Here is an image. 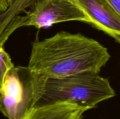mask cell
I'll return each mask as SVG.
<instances>
[{
  "label": "cell",
  "instance_id": "1",
  "mask_svg": "<svg viewBox=\"0 0 120 119\" xmlns=\"http://www.w3.org/2000/svg\"><path fill=\"white\" fill-rule=\"evenodd\" d=\"M110 58L107 49L97 41L62 31L33 43L28 66L41 75L60 77L87 71L99 73Z\"/></svg>",
  "mask_w": 120,
  "mask_h": 119
},
{
  "label": "cell",
  "instance_id": "2",
  "mask_svg": "<svg viewBox=\"0 0 120 119\" xmlns=\"http://www.w3.org/2000/svg\"><path fill=\"white\" fill-rule=\"evenodd\" d=\"M116 92L107 78L92 71L60 77H45L42 94L34 107L70 103L92 108Z\"/></svg>",
  "mask_w": 120,
  "mask_h": 119
},
{
  "label": "cell",
  "instance_id": "3",
  "mask_svg": "<svg viewBox=\"0 0 120 119\" xmlns=\"http://www.w3.org/2000/svg\"><path fill=\"white\" fill-rule=\"evenodd\" d=\"M45 77L28 66H14L0 90V111L9 119H21L42 94Z\"/></svg>",
  "mask_w": 120,
  "mask_h": 119
},
{
  "label": "cell",
  "instance_id": "4",
  "mask_svg": "<svg viewBox=\"0 0 120 119\" xmlns=\"http://www.w3.org/2000/svg\"><path fill=\"white\" fill-rule=\"evenodd\" d=\"M23 15L14 18L0 35V46L16 29L34 26L46 28L55 23L78 21L89 23L82 9L70 0H35Z\"/></svg>",
  "mask_w": 120,
  "mask_h": 119
},
{
  "label": "cell",
  "instance_id": "5",
  "mask_svg": "<svg viewBox=\"0 0 120 119\" xmlns=\"http://www.w3.org/2000/svg\"><path fill=\"white\" fill-rule=\"evenodd\" d=\"M82 9L91 24L120 44V16L107 0H70Z\"/></svg>",
  "mask_w": 120,
  "mask_h": 119
},
{
  "label": "cell",
  "instance_id": "6",
  "mask_svg": "<svg viewBox=\"0 0 120 119\" xmlns=\"http://www.w3.org/2000/svg\"><path fill=\"white\" fill-rule=\"evenodd\" d=\"M89 110L70 103H57L34 107L21 119H82Z\"/></svg>",
  "mask_w": 120,
  "mask_h": 119
},
{
  "label": "cell",
  "instance_id": "7",
  "mask_svg": "<svg viewBox=\"0 0 120 119\" xmlns=\"http://www.w3.org/2000/svg\"><path fill=\"white\" fill-rule=\"evenodd\" d=\"M35 0H13L4 12L0 14V35L12 20L24 12Z\"/></svg>",
  "mask_w": 120,
  "mask_h": 119
},
{
  "label": "cell",
  "instance_id": "8",
  "mask_svg": "<svg viewBox=\"0 0 120 119\" xmlns=\"http://www.w3.org/2000/svg\"><path fill=\"white\" fill-rule=\"evenodd\" d=\"M14 66L10 56L5 51L3 47H0V90L7 72Z\"/></svg>",
  "mask_w": 120,
  "mask_h": 119
},
{
  "label": "cell",
  "instance_id": "9",
  "mask_svg": "<svg viewBox=\"0 0 120 119\" xmlns=\"http://www.w3.org/2000/svg\"><path fill=\"white\" fill-rule=\"evenodd\" d=\"M120 16V0H107Z\"/></svg>",
  "mask_w": 120,
  "mask_h": 119
},
{
  "label": "cell",
  "instance_id": "10",
  "mask_svg": "<svg viewBox=\"0 0 120 119\" xmlns=\"http://www.w3.org/2000/svg\"><path fill=\"white\" fill-rule=\"evenodd\" d=\"M0 47H1V46H0Z\"/></svg>",
  "mask_w": 120,
  "mask_h": 119
}]
</instances>
